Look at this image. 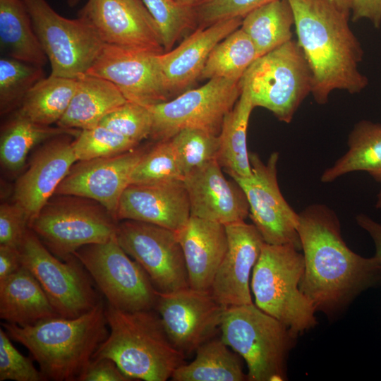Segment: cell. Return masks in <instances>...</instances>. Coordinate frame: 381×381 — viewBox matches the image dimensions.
Masks as SVG:
<instances>
[{
	"instance_id": "obj_4",
	"label": "cell",
	"mask_w": 381,
	"mask_h": 381,
	"mask_svg": "<svg viewBox=\"0 0 381 381\" xmlns=\"http://www.w3.org/2000/svg\"><path fill=\"white\" fill-rule=\"evenodd\" d=\"M105 314L110 331L92 359H111L132 380L145 381H165L184 363L153 309L131 312L107 304Z\"/></svg>"
},
{
	"instance_id": "obj_6",
	"label": "cell",
	"mask_w": 381,
	"mask_h": 381,
	"mask_svg": "<svg viewBox=\"0 0 381 381\" xmlns=\"http://www.w3.org/2000/svg\"><path fill=\"white\" fill-rule=\"evenodd\" d=\"M291 245L264 243L250 286L255 305L298 336L317 325L316 310L299 288L305 262Z\"/></svg>"
},
{
	"instance_id": "obj_28",
	"label": "cell",
	"mask_w": 381,
	"mask_h": 381,
	"mask_svg": "<svg viewBox=\"0 0 381 381\" xmlns=\"http://www.w3.org/2000/svg\"><path fill=\"white\" fill-rule=\"evenodd\" d=\"M348 150L322 173L323 183L357 171L369 174L381 183V123L361 120L355 123L348 137Z\"/></svg>"
},
{
	"instance_id": "obj_2",
	"label": "cell",
	"mask_w": 381,
	"mask_h": 381,
	"mask_svg": "<svg viewBox=\"0 0 381 381\" xmlns=\"http://www.w3.org/2000/svg\"><path fill=\"white\" fill-rule=\"evenodd\" d=\"M287 1L311 73L314 100L322 105L336 90L356 94L365 89L368 79L359 69L363 50L349 26L350 13L331 0Z\"/></svg>"
},
{
	"instance_id": "obj_8",
	"label": "cell",
	"mask_w": 381,
	"mask_h": 381,
	"mask_svg": "<svg viewBox=\"0 0 381 381\" xmlns=\"http://www.w3.org/2000/svg\"><path fill=\"white\" fill-rule=\"evenodd\" d=\"M241 84L248 87L254 107L265 108L288 123L311 94L312 75L300 47L292 39L257 58Z\"/></svg>"
},
{
	"instance_id": "obj_18",
	"label": "cell",
	"mask_w": 381,
	"mask_h": 381,
	"mask_svg": "<svg viewBox=\"0 0 381 381\" xmlns=\"http://www.w3.org/2000/svg\"><path fill=\"white\" fill-rule=\"evenodd\" d=\"M145 152L135 148L113 156L77 161L54 194L72 195L97 201L116 219L121 197L131 184L133 171Z\"/></svg>"
},
{
	"instance_id": "obj_12",
	"label": "cell",
	"mask_w": 381,
	"mask_h": 381,
	"mask_svg": "<svg viewBox=\"0 0 381 381\" xmlns=\"http://www.w3.org/2000/svg\"><path fill=\"white\" fill-rule=\"evenodd\" d=\"M73 255L109 305L131 312L155 308L157 290L142 267L121 248L116 236L105 243L85 246Z\"/></svg>"
},
{
	"instance_id": "obj_22",
	"label": "cell",
	"mask_w": 381,
	"mask_h": 381,
	"mask_svg": "<svg viewBox=\"0 0 381 381\" xmlns=\"http://www.w3.org/2000/svg\"><path fill=\"white\" fill-rule=\"evenodd\" d=\"M190 217V202L183 181L129 185L121 197L116 214L118 222L138 221L174 231Z\"/></svg>"
},
{
	"instance_id": "obj_19",
	"label": "cell",
	"mask_w": 381,
	"mask_h": 381,
	"mask_svg": "<svg viewBox=\"0 0 381 381\" xmlns=\"http://www.w3.org/2000/svg\"><path fill=\"white\" fill-rule=\"evenodd\" d=\"M73 138L75 136L64 134L43 143L17 179L13 200L25 212L29 225L78 161L72 147Z\"/></svg>"
},
{
	"instance_id": "obj_27",
	"label": "cell",
	"mask_w": 381,
	"mask_h": 381,
	"mask_svg": "<svg viewBox=\"0 0 381 381\" xmlns=\"http://www.w3.org/2000/svg\"><path fill=\"white\" fill-rule=\"evenodd\" d=\"M241 87L238 99L224 118L219 134V149L217 157V161L232 179L252 176L247 148V130L255 107L248 87L243 84Z\"/></svg>"
},
{
	"instance_id": "obj_52",
	"label": "cell",
	"mask_w": 381,
	"mask_h": 381,
	"mask_svg": "<svg viewBox=\"0 0 381 381\" xmlns=\"http://www.w3.org/2000/svg\"><path fill=\"white\" fill-rule=\"evenodd\" d=\"M202 1H203V0H202Z\"/></svg>"
},
{
	"instance_id": "obj_42",
	"label": "cell",
	"mask_w": 381,
	"mask_h": 381,
	"mask_svg": "<svg viewBox=\"0 0 381 381\" xmlns=\"http://www.w3.org/2000/svg\"><path fill=\"white\" fill-rule=\"evenodd\" d=\"M274 0H203L195 8L200 27L220 20L244 18L252 11Z\"/></svg>"
},
{
	"instance_id": "obj_36",
	"label": "cell",
	"mask_w": 381,
	"mask_h": 381,
	"mask_svg": "<svg viewBox=\"0 0 381 381\" xmlns=\"http://www.w3.org/2000/svg\"><path fill=\"white\" fill-rule=\"evenodd\" d=\"M185 174L170 139L146 151L133 171L131 184H157L183 181ZM130 184V185H131Z\"/></svg>"
},
{
	"instance_id": "obj_45",
	"label": "cell",
	"mask_w": 381,
	"mask_h": 381,
	"mask_svg": "<svg viewBox=\"0 0 381 381\" xmlns=\"http://www.w3.org/2000/svg\"><path fill=\"white\" fill-rule=\"evenodd\" d=\"M353 21L369 20L379 28L381 25V0H349Z\"/></svg>"
},
{
	"instance_id": "obj_21",
	"label": "cell",
	"mask_w": 381,
	"mask_h": 381,
	"mask_svg": "<svg viewBox=\"0 0 381 381\" xmlns=\"http://www.w3.org/2000/svg\"><path fill=\"white\" fill-rule=\"evenodd\" d=\"M222 168L214 159L193 169L184 177L190 216L224 225L245 221L249 215L247 198L236 183L225 178Z\"/></svg>"
},
{
	"instance_id": "obj_49",
	"label": "cell",
	"mask_w": 381,
	"mask_h": 381,
	"mask_svg": "<svg viewBox=\"0 0 381 381\" xmlns=\"http://www.w3.org/2000/svg\"><path fill=\"white\" fill-rule=\"evenodd\" d=\"M342 10L350 13L349 0H331Z\"/></svg>"
},
{
	"instance_id": "obj_3",
	"label": "cell",
	"mask_w": 381,
	"mask_h": 381,
	"mask_svg": "<svg viewBox=\"0 0 381 381\" xmlns=\"http://www.w3.org/2000/svg\"><path fill=\"white\" fill-rule=\"evenodd\" d=\"M104 303L100 300L76 318L53 317L34 325L3 322L10 338L24 346L40 365L45 380H78L109 332Z\"/></svg>"
},
{
	"instance_id": "obj_13",
	"label": "cell",
	"mask_w": 381,
	"mask_h": 381,
	"mask_svg": "<svg viewBox=\"0 0 381 381\" xmlns=\"http://www.w3.org/2000/svg\"><path fill=\"white\" fill-rule=\"evenodd\" d=\"M249 159L252 176L233 179L247 198L253 224L265 243L291 245L301 250L298 213L286 201L278 184L279 153L272 152L265 163L255 152H249Z\"/></svg>"
},
{
	"instance_id": "obj_31",
	"label": "cell",
	"mask_w": 381,
	"mask_h": 381,
	"mask_svg": "<svg viewBox=\"0 0 381 381\" xmlns=\"http://www.w3.org/2000/svg\"><path fill=\"white\" fill-rule=\"evenodd\" d=\"M220 339H210L195 351V359L173 373L174 381L248 380L239 357Z\"/></svg>"
},
{
	"instance_id": "obj_11",
	"label": "cell",
	"mask_w": 381,
	"mask_h": 381,
	"mask_svg": "<svg viewBox=\"0 0 381 381\" xmlns=\"http://www.w3.org/2000/svg\"><path fill=\"white\" fill-rule=\"evenodd\" d=\"M240 81L210 79L200 87L148 106L152 119L150 138L157 142L167 140L188 128L219 135L224 116L241 95Z\"/></svg>"
},
{
	"instance_id": "obj_44",
	"label": "cell",
	"mask_w": 381,
	"mask_h": 381,
	"mask_svg": "<svg viewBox=\"0 0 381 381\" xmlns=\"http://www.w3.org/2000/svg\"><path fill=\"white\" fill-rule=\"evenodd\" d=\"M132 380L111 359H92L78 381H130Z\"/></svg>"
},
{
	"instance_id": "obj_33",
	"label": "cell",
	"mask_w": 381,
	"mask_h": 381,
	"mask_svg": "<svg viewBox=\"0 0 381 381\" xmlns=\"http://www.w3.org/2000/svg\"><path fill=\"white\" fill-rule=\"evenodd\" d=\"M77 87L78 78L50 74L28 92L14 111L38 124L57 123L67 110Z\"/></svg>"
},
{
	"instance_id": "obj_46",
	"label": "cell",
	"mask_w": 381,
	"mask_h": 381,
	"mask_svg": "<svg viewBox=\"0 0 381 381\" xmlns=\"http://www.w3.org/2000/svg\"><path fill=\"white\" fill-rule=\"evenodd\" d=\"M21 267L19 248L0 245V280L13 274Z\"/></svg>"
},
{
	"instance_id": "obj_47",
	"label": "cell",
	"mask_w": 381,
	"mask_h": 381,
	"mask_svg": "<svg viewBox=\"0 0 381 381\" xmlns=\"http://www.w3.org/2000/svg\"><path fill=\"white\" fill-rule=\"evenodd\" d=\"M356 221L372 238L375 246L374 258L381 264V224L364 214H358Z\"/></svg>"
},
{
	"instance_id": "obj_16",
	"label": "cell",
	"mask_w": 381,
	"mask_h": 381,
	"mask_svg": "<svg viewBox=\"0 0 381 381\" xmlns=\"http://www.w3.org/2000/svg\"><path fill=\"white\" fill-rule=\"evenodd\" d=\"M155 308L170 341L184 355L212 338L226 309L210 291L190 287L157 292Z\"/></svg>"
},
{
	"instance_id": "obj_24",
	"label": "cell",
	"mask_w": 381,
	"mask_h": 381,
	"mask_svg": "<svg viewBox=\"0 0 381 381\" xmlns=\"http://www.w3.org/2000/svg\"><path fill=\"white\" fill-rule=\"evenodd\" d=\"M176 234L184 255L190 287L210 291L227 250L225 225L190 216Z\"/></svg>"
},
{
	"instance_id": "obj_34",
	"label": "cell",
	"mask_w": 381,
	"mask_h": 381,
	"mask_svg": "<svg viewBox=\"0 0 381 381\" xmlns=\"http://www.w3.org/2000/svg\"><path fill=\"white\" fill-rule=\"evenodd\" d=\"M257 58L258 56L253 43L239 28L213 48L200 78H225L240 81Z\"/></svg>"
},
{
	"instance_id": "obj_20",
	"label": "cell",
	"mask_w": 381,
	"mask_h": 381,
	"mask_svg": "<svg viewBox=\"0 0 381 381\" xmlns=\"http://www.w3.org/2000/svg\"><path fill=\"white\" fill-rule=\"evenodd\" d=\"M225 226L227 250L210 291L227 308L253 303L249 279L265 242L253 224L241 221Z\"/></svg>"
},
{
	"instance_id": "obj_51",
	"label": "cell",
	"mask_w": 381,
	"mask_h": 381,
	"mask_svg": "<svg viewBox=\"0 0 381 381\" xmlns=\"http://www.w3.org/2000/svg\"><path fill=\"white\" fill-rule=\"evenodd\" d=\"M375 206H376L377 208L381 209V190L380 191V193L377 195V201H376Z\"/></svg>"
},
{
	"instance_id": "obj_17",
	"label": "cell",
	"mask_w": 381,
	"mask_h": 381,
	"mask_svg": "<svg viewBox=\"0 0 381 381\" xmlns=\"http://www.w3.org/2000/svg\"><path fill=\"white\" fill-rule=\"evenodd\" d=\"M104 44L165 52L160 30L142 0H87L78 11Z\"/></svg>"
},
{
	"instance_id": "obj_32",
	"label": "cell",
	"mask_w": 381,
	"mask_h": 381,
	"mask_svg": "<svg viewBox=\"0 0 381 381\" xmlns=\"http://www.w3.org/2000/svg\"><path fill=\"white\" fill-rule=\"evenodd\" d=\"M294 16L287 0H274L243 18L241 28L261 56L291 40Z\"/></svg>"
},
{
	"instance_id": "obj_29",
	"label": "cell",
	"mask_w": 381,
	"mask_h": 381,
	"mask_svg": "<svg viewBox=\"0 0 381 381\" xmlns=\"http://www.w3.org/2000/svg\"><path fill=\"white\" fill-rule=\"evenodd\" d=\"M0 42L9 57L40 66L49 61L22 0H0Z\"/></svg>"
},
{
	"instance_id": "obj_10",
	"label": "cell",
	"mask_w": 381,
	"mask_h": 381,
	"mask_svg": "<svg viewBox=\"0 0 381 381\" xmlns=\"http://www.w3.org/2000/svg\"><path fill=\"white\" fill-rule=\"evenodd\" d=\"M19 250L22 266L38 281L59 316L78 317L100 301L92 278L75 255L59 260L30 228Z\"/></svg>"
},
{
	"instance_id": "obj_25",
	"label": "cell",
	"mask_w": 381,
	"mask_h": 381,
	"mask_svg": "<svg viewBox=\"0 0 381 381\" xmlns=\"http://www.w3.org/2000/svg\"><path fill=\"white\" fill-rule=\"evenodd\" d=\"M59 316L41 285L25 267L0 280V318L19 326Z\"/></svg>"
},
{
	"instance_id": "obj_37",
	"label": "cell",
	"mask_w": 381,
	"mask_h": 381,
	"mask_svg": "<svg viewBox=\"0 0 381 381\" xmlns=\"http://www.w3.org/2000/svg\"><path fill=\"white\" fill-rule=\"evenodd\" d=\"M142 1L158 25L165 52L171 50L184 32L198 22L195 8L182 6L176 0Z\"/></svg>"
},
{
	"instance_id": "obj_43",
	"label": "cell",
	"mask_w": 381,
	"mask_h": 381,
	"mask_svg": "<svg viewBox=\"0 0 381 381\" xmlns=\"http://www.w3.org/2000/svg\"><path fill=\"white\" fill-rule=\"evenodd\" d=\"M29 229V219L16 202L0 205V245L19 248Z\"/></svg>"
},
{
	"instance_id": "obj_35",
	"label": "cell",
	"mask_w": 381,
	"mask_h": 381,
	"mask_svg": "<svg viewBox=\"0 0 381 381\" xmlns=\"http://www.w3.org/2000/svg\"><path fill=\"white\" fill-rule=\"evenodd\" d=\"M43 66L12 57L0 59L1 115L16 111L28 92L44 78Z\"/></svg>"
},
{
	"instance_id": "obj_41",
	"label": "cell",
	"mask_w": 381,
	"mask_h": 381,
	"mask_svg": "<svg viewBox=\"0 0 381 381\" xmlns=\"http://www.w3.org/2000/svg\"><path fill=\"white\" fill-rule=\"evenodd\" d=\"M5 380L41 381L45 378L32 361L18 351L6 330L1 327L0 381Z\"/></svg>"
},
{
	"instance_id": "obj_9",
	"label": "cell",
	"mask_w": 381,
	"mask_h": 381,
	"mask_svg": "<svg viewBox=\"0 0 381 381\" xmlns=\"http://www.w3.org/2000/svg\"><path fill=\"white\" fill-rule=\"evenodd\" d=\"M41 47L51 66V75L77 78L85 74L104 43L85 19L65 18L47 0H22Z\"/></svg>"
},
{
	"instance_id": "obj_14",
	"label": "cell",
	"mask_w": 381,
	"mask_h": 381,
	"mask_svg": "<svg viewBox=\"0 0 381 381\" xmlns=\"http://www.w3.org/2000/svg\"><path fill=\"white\" fill-rule=\"evenodd\" d=\"M116 239L147 274L159 293L190 287L186 261L176 231L134 220L118 223Z\"/></svg>"
},
{
	"instance_id": "obj_30",
	"label": "cell",
	"mask_w": 381,
	"mask_h": 381,
	"mask_svg": "<svg viewBox=\"0 0 381 381\" xmlns=\"http://www.w3.org/2000/svg\"><path fill=\"white\" fill-rule=\"evenodd\" d=\"M80 130L52 127L35 123L16 111L1 127L0 160L8 171H19L36 145L64 134L76 137Z\"/></svg>"
},
{
	"instance_id": "obj_7",
	"label": "cell",
	"mask_w": 381,
	"mask_h": 381,
	"mask_svg": "<svg viewBox=\"0 0 381 381\" xmlns=\"http://www.w3.org/2000/svg\"><path fill=\"white\" fill-rule=\"evenodd\" d=\"M119 222L93 200L54 194L29 228L56 257L66 260L79 248L116 236Z\"/></svg>"
},
{
	"instance_id": "obj_50",
	"label": "cell",
	"mask_w": 381,
	"mask_h": 381,
	"mask_svg": "<svg viewBox=\"0 0 381 381\" xmlns=\"http://www.w3.org/2000/svg\"><path fill=\"white\" fill-rule=\"evenodd\" d=\"M80 1L81 0H67V4L70 7L73 8L77 6Z\"/></svg>"
},
{
	"instance_id": "obj_48",
	"label": "cell",
	"mask_w": 381,
	"mask_h": 381,
	"mask_svg": "<svg viewBox=\"0 0 381 381\" xmlns=\"http://www.w3.org/2000/svg\"><path fill=\"white\" fill-rule=\"evenodd\" d=\"M179 4L195 8L202 0H176Z\"/></svg>"
},
{
	"instance_id": "obj_26",
	"label": "cell",
	"mask_w": 381,
	"mask_h": 381,
	"mask_svg": "<svg viewBox=\"0 0 381 381\" xmlns=\"http://www.w3.org/2000/svg\"><path fill=\"white\" fill-rule=\"evenodd\" d=\"M78 78L77 90L56 126L84 130L99 126L109 113L127 102L110 81L89 74Z\"/></svg>"
},
{
	"instance_id": "obj_38",
	"label": "cell",
	"mask_w": 381,
	"mask_h": 381,
	"mask_svg": "<svg viewBox=\"0 0 381 381\" xmlns=\"http://www.w3.org/2000/svg\"><path fill=\"white\" fill-rule=\"evenodd\" d=\"M139 143L106 127L80 130L72 147L78 161L119 155L137 147Z\"/></svg>"
},
{
	"instance_id": "obj_5",
	"label": "cell",
	"mask_w": 381,
	"mask_h": 381,
	"mask_svg": "<svg viewBox=\"0 0 381 381\" xmlns=\"http://www.w3.org/2000/svg\"><path fill=\"white\" fill-rule=\"evenodd\" d=\"M221 339L246 361L250 381L286 380V363L298 337L255 304L225 309Z\"/></svg>"
},
{
	"instance_id": "obj_15",
	"label": "cell",
	"mask_w": 381,
	"mask_h": 381,
	"mask_svg": "<svg viewBox=\"0 0 381 381\" xmlns=\"http://www.w3.org/2000/svg\"><path fill=\"white\" fill-rule=\"evenodd\" d=\"M156 53L104 44L87 74L112 83L127 101L145 107L171 99Z\"/></svg>"
},
{
	"instance_id": "obj_39",
	"label": "cell",
	"mask_w": 381,
	"mask_h": 381,
	"mask_svg": "<svg viewBox=\"0 0 381 381\" xmlns=\"http://www.w3.org/2000/svg\"><path fill=\"white\" fill-rule=\"evenodd\" d=\"M177 153L185 176L193 169L217 159L219 135L195 129H184L170 138Z\"/></svg>"
},
{
	"instance_id": "obj_40",
	"label": "cell",
	"mask_w": 381,
	"mask_h": 381,
	"mask_svg": "<svg viewBox=\"0 0 381 381\" xmlns=\"http://www.w3.org/2000/svg\"><path fill=\"white\" fill-rule=\"evenodd\" d=\"M99 125L140 143L150 137L152 119L147 107L127 101L107 115Z\"/></svg>"
},
{
	"instance_id": "obj_23",
	"label": "cell",
	"mask_w": 381,
	"mask_h": 381,
	"mask_svg": "<svg viewBox=\"0 0 381 381\" xmlns=\"http://www.w3.org/2000/svg\"><path fill=\"white\" fill-rule=\"evenodd\" d=\"M242 18L220 20L199 27L176 48L157 54L167 87L172 96L199 78L213 48L239 28Z\"/></svg>"
},
{
	"instance_id": "obj_1",
	"label": "cell",
	"mask_w": 381,
	"mask_h": 381,
	"mask_svg": "<svg viewBox=\"0 0 381 381\" xmlns=\"http://www.w3.org/2000/svg\"><path fill=\"white\" fill-rule=\"evenodd\" d=\"M297 230L305 262L299 288L316 312L334 315L364 291L381 285V264L348 247L339 220L327 206L306 207L298 213Z\"/></svg>"
}]
</instances>
